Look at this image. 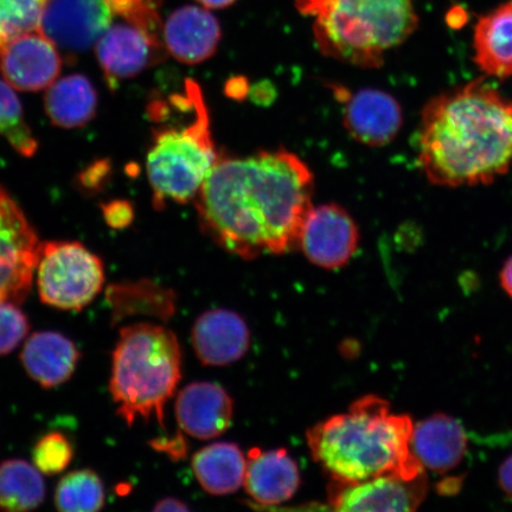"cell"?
Wrapping results in <instances>:
<instances>
[{
	"instance_id": "cell-35",
	"label": "cell",
	"mask_w": 512,
	"mask_h": 512,
	"mask_svg": "<svg viewBox=\"0 0 512 512\" xmlns=\"http://www.w3.org/2000/svg\"><path fill=\"white\" fill-rule=\"evenodd\" d=\"M195 2L208 10H222L229 8L238 0H195Z\"/></svg>"
},
{
	"instance_id": "cell-15",
	"label": "cell",
	"mask_w": 512,
	"mask_h": 512,
	"mask_svg": "<svg viewBox=\"0 0 512 512\" xmlns=\"http://www.w3.org/2000/svg\"><path fill=\"white\" fill-rule=\"evenodd\" d=\"M222 30L211 12L197 5H185L172 12L163 23L166 51L189 66L208 61L219 49Z\"/></svg>"
},
{
	"instance_id": "cell-25",
	"label": "cell",
	"mask_w": 512,
	"mask_h": 512,
	"mask_svg": "<svg viewBox=\"0 0 512 512\" xmlns=\"http://www.w3.org/2000/svg\"><path fill=\"white\" fill-rule=\"evenodd\" d=\"M54 503L63 512L100 511L106 503L104 482L91 469L69 472L56 486Z\"/></svg>"
},
{
	"instance_id": "cell-12",
	"label": "cell",
	"mask_w": 512,
	"mask_h": 512,
	"mask_svg": "<svg viewBox=\"0 0 512 512\" xmlns=\"http://www.w3.org/2000/svg\"><path fill=\"white\" fill-rule=\"evenodd\" d=\"M428 478L387 475L355 483H336L329 496L336 511H415L425 501Z\"/></svg>"
},
{
	"instance_id": "cell-7",
	"label": "cell",
	"mask_w": 512,
	"mask_h": 512,
	"mask_svg": "<svg viewBox=\"0 0 512 512\" xmlns=\"http://www.w3.org/2000/svg\"><path fill=\"white\" fill-rule=\"evenodd\" d=\"M36 275L42 302L66 311L85 309L105 284L104 262L79 242L42 243Z\"/></svg>"
},
{
	"instance_id": "cell-33",
	"label": "cell",
	"mask_w": 512,
	"mask_h": 512,
	"mask_svg": "<svg viewBox=\"0 0 512 512\" xmlns=\"http://www.w3.org/2000/svg\"><path fill=\"white\" fill-rule=\"evenodd\" d=\"M155 511H188L189 508L187 505L183 504L181 501L175 498H165L163 501H160L155 509Z\"/></svg>"
},
{
	"instance_id": "cell-21",
	"label": "cell",
	"mask_w": 512,
	"mask_h": 512,
	"mask_svg": "<svg viewBox=\"0 0 512 512\" xmlns=\"http://www.w3.org/2000/svg\"><path fill=\"white\" fill-rule=\"evenodd\" d=\"M473 48L477 67L485 76L512 79V2L479 19Z\"/></svg>"
},
{
	"instance_id": "cell-22",
	"label": "cell",
	"mask_w": 512,
	"mask_h": 512,
	"mask_svg": "<svg viewBox=\"0 0 512 512\" xmlns=\"http://www.w3.org/2000/svg\"><path fill=\"white\" fill-rule=\"evenodd\" d=\"M192 470L198 483L209 494L230 495L245 483L247 459L238 445L217 443L195 454Z\"/></svg>"
},
{
	"instance_id": "cell-14",
	"label": "cell",
	"mask_w": 512,
	"mask_h": 512,
	"mask_svg": "<svg viewBox=\"0 0 512 512\" xmlns=\"http://www.w3.org/2000/svg\"><path fill=\"white\" fill-rule=\"evenodd\" d=\"M343 123L357 143L382 147L398 136L403 125V112L393 95L381 89L363 88L348 96Z\"/></svg>"
},
{
	"instance_id": "cell-4",
	"label": "cell",
	"mask_w": 512,
	"mask_h": 512,
	"mask_svg": "<svg viewBox=\"0 0 512 512\" xmlns=\"http://www.w3.org/2000/svg\"><path fill=\"white\" fill-rule=\"evenodd\" d=\"M296 8L313 19L324 55L360 68L382 67L418 27L412 0H296Z\"/></svg>"
},
{
	"instance_id": "cell-28",
	"label": "cell",
	"mask_w": 512,
	"mask_h": 512,
	"mask_svg": "<svg viewBox=\"0 0 512 512\" xmlns=\"http://www.w3.org/2000/svg\"><path fill=\"white\" fill-rule=\"evenodd\" d=\"M74 446L66 434L50 432L37 441L32 460L42 475H60L72 463Z\"/></svg>"
},
{
	"instance_id": "cell-2",
	"label": "cell",
	"mask_w": 512,
	"mask_h": 512,
	"mask_svg": "<svg viewBox=\"0 0 512 512\" xmlns=\"http://www.w3.org/2000/svg\"><path fill=\"white\" fill-rule=\"evenodd\" d=\"M418 147L428 182L490 184L512 166V101L484 79L434 96L421 113Z\"/></svg>"
},
{
	"instance_id": "cell-18",
	"label": "cell",
	"mask_w": 512,
	"mask_h": 512,
	"mask_svg": "<svg viewBox=\"0 0 512 512\" xmlns=\"http://www.w3.org/2000/svg\"><path fill=\"white\" fill-rule=\"evenodd\" d=\"M81 354L73 341L60 332L40 331L30 335L21 352L22 366L31 380L51 389L70 380Z\"/></svg>"
},
{
	"instance_id": "cell-9",
	"label": "cell",
	"mask_w": 512,
	"mask_h": 512,
	"mask_svg": "<svg viewBox=\"0 0 512 512\" xmlns=\"http://www.w3.org/2000/svg\"><path fill=\"white\" fill-rule=\"evenodd\" d=\"M96 57L108 86L136 78L164 59L163 34L124 21L111 23L95 43Z\"/></svg>"
},
{
	"instance_id": "cell-11",
	"label": "cell",
	"mask_w": 512,
	"mask_h": 512,
	"mask_svg": "<svg viewBox=\"0 0 512 512\" xmlns=\"http://www.w3.org/2000/svg\"><path fill=\"white\" fill-rule=\"evenodd\" d=\"M360 241L351 215L336 203L313 207L306 217L299 247L313 265L336 270L348 264Z\"/></svg>"
},
{
	"instance_id": "cell-20",
	"label": "cell",
	"mask_w": 512,
	"mask_h": 512,
	"mask_svg": "<svg viewBox=\"0 0 512 512\" xmlns=\"http://www.w3.org/2000/svg\"><path fill=\"white\" fill-rule=\"evenodd\" d=\"M412 448L428 470L446 473L463 462L467 452V435L457 419L437 414L414 425Z\"/></svg>"
},
{
	"instance_id": "cell-34",
	"label": "cell",
	"mask_w": 512,
	"mask_h": 512,
	"mask_svg": "<svg viewBox=\"0 0 512 512\" xmlns=\"http://www.w3.org/2000/svg\"><path fill=\"white\" fill-rule=\"evenodd\" d=\"M501 284L504 288V291L509 294L512 298V256L507 261L502 268L501 272Z\"/></svg>"
},
{
	"instance_id": "cell-29",
	"label": "cell",
	"mask_w": 512,
	"mask_h": 512,
	"mask_svg": "<svg viewBox=\"0 0 512 512\" xmlns=\"http://www.w3.org/2000/svg\"><path fill=\"white\" fill-rule=\"evenodd\" d=\"M106 3L114 18L163 34V22L159 15L160 0H106Z\"/></svg>"
},
{
	"instance_id": "cell-32",
	"label": "cell",
	"mask_w": 512,
	"mask_h": 512,
	"mask_svg": "<svg viewBox=\"0 0 512 512\" xmlns=\"http://www.w3.org/2000/svg\"><path fill=\"white\" fill-rule=\"evenodd\" d=\"M498 482L504 494L512 501V454L499 467Z\"/></svg>"
},
{
	"instance_id": "cell-5",
	"label": "cell",
	"mask_w": 512,
	"mask_h": 512,
	"mask_svg": "<svg viewBox=\"0 0 512 512\" xmlns=\"http://www.w3.org/2000/svg\"><path fill=\"white\" fill-rule=\"evenodd\" d=\"M181 368V348L171 330L146 323L121 329L110 380L120 418L128 426L138 418L156 419L164 428L165 405L176 392Z\"/></svg>"
},
{
	"instance_id": "cell-24",
	"label": "cell",
	"mask_w": 512,
	"mask_h": 512,
	"mask_svg": "<svg viewBox=\"0 0 512 512\" xmlns=\"http://www.w3.org/2000/svg\"><path fill=\"white\" fill-rule=\"evenodd\" d=\"M42 473L27 460L9 459L0 463V510H35L46 499Z\"/></svg>"
},
{
	"instance_id": "cell-19",
	"label": "cell",
	"mask_w": 512,
	"mask_h": 512,
	"mask_svg": "<svg viewBox=\"0 0 512 512\" xmlns=\"http://www.w3.org/2000/svg\"><path fill=\"white\" fill-rule=\"evenodd\" d=\"M245 488L256 503L277 505L288 501L300 485L298 465L286 450L248 453Z\"/></svg>"
},
{
	"instance_id": "cell-23",
	"label": "cell",
	"mask_w": 512,
	"mask_h": 512,
	"mask_svg": "<svg viewBox=\"0 0 512 512\" xmlns=\"http://www.w3.org/2000/svg\"><path fill=\"white\" fill-rule=\"evenodd\" d=\"M44 107L54 125L62 128L82 127L95 117L98 93L86 76L68 75L48 88Z\"/></svg>"
},
{
	"instance_id": "cell-3",
	"label": "cell",
	"mask_w": 512,
	"mask_h": 512,
	"mask_svg": "<svg viewBox=\"0 0 512 512\" xmlns=\"http://www.w3.org/2000/svg\"><path fill=\"white\" fill-rule=\"evenodd\" d=\"M414 424L389 403L368 395L349 412L332 416L307 431L312 458L335 483H355L395 475L414 479L425 467L412 448Z\"/></svg>"
},
{
	"instance_id": "cell-8",
	"label": "cell",
	"mask_w": 512,
	"mask_h": 512,
	"mask_svg": "<svg viewBox=\"0 0 512 512\" xmlns=\"http://www.w3.org/2000/svg\"><path fill=\"white\" fill-rule=\"evenodd\" d=\"M41 245L23 210L0 185V303L27 300Z\"/></svg>"
},
{
	"instance_id": "cell-13",
	"label": "cell",
	"mask_w": 512,
	"mask_h": 512,
	"mask_svg": "<svg viewBox=\"0 0 512 512\" xmlns=\"http://www.w3.org/2000/svg\"><path fill=\"white\" fill-rule=\"evenodd\" d=\"M59 48L40 30L19 36L0 53V70L11 87L22 92L48 89L59 78Z\"/></svg>"
},
{
	"instance_id": "cell-26",
	"label": "cell",
	"mask_w": 512,
	"mask_h": 512,
	"mask_svg": "<svg viewBox=\"0 0 512 512\" xmlns=\"http://www.w3.org/2000/svg\"><path fill=\"white\" fill-rule=\"evenodd\" d=\"M0 136L23 157H32L38 142L25 119L21 100L4 79H0Z\"/></svg>"
},
{
	"instance_id": "cell-6",
	"label": "cell",
	"mask_w": 512,
	"mask_h": 512,
	"mask_svg": "<svg viewBox=\"0 0 512 512\" xmlns=\"http://www.w3.org/2000/svg\"><path fill=\"white\" fill-rule=\"evenodd\" d=\"M185 89L194 108V119L182 127L160 128L153 134L147 153V178L158 208L168 201H194L220 159L202 89L192 80H187Z\"/></svg>"
},
{
	"instance_id": "cell-16",
	"label": "cell",
	"mask_w": 512,
	"mask_h": 512,
	"mask_svg": "<svg viewBox=\"0 0 512 512\" xmlns=\"http://www.w3.org/2000/svg\"><path fill=\"white\" fill-rule=\"evenodd\" d=\"M233 400L217 384L195 382L178 394L176 419L190 437L209 440L226 432L233 420Z\"/></svg>"
},
{
	"instance_id": "cell-10",
	"label": "cell",
	"mask_w": 512,
	"mask_h": 512,
	"mask_svg": "<svg viewBox=\"0 0 512 512\" xmlns=\"http://www.w3.org/2000/svg\"><path fill=\"white\" fill-rule=\"evenodd\" d=\"M106 0H44L40 31L59 50L85 53L113 22Z\"/></svg>"
},
{
	"instance_id": "cell-31",
	"label": "cell",
	"mask_w": 512,
	"mask_h": 512,
	"mask_svg": "<svg viewBox=\"0 0 512 512\" xmlns=\"http://www.w3.org/2000/svg\"><path fill=\"white\" fill-rule=\"evenodd\" d=\"M106 220L111 227L123 228L132 221V208L125 202H113L105 209Z\"/></svg>"
},
{
	"instance_id": "cell-27",
	"label": "cell",
	"mask_w": 512,
	"mask_h": 512,
	"mask_svg": "<svg viewBox=\"0 0 512 512\" xmlns=\"http://www.w3.org/2000/svg\"><path fill=\"white\" fill-rule=\"evenodd\" d=\"M44 0H0V53L17 37L40 30Z\"/></svg>"
},
{
	"instance_id": "cell-1",
	"label": "cell",
	"mask_w": 512,
	"mask_h": 512,
	"mask_svg": "<svg viewBox=\"0 0 512 512\" xmlns=\"http://www.w3.org/2000/svg\"><path fill=\"white\" fill-rule=\"evenodd\" d=\"M313 190L309 166L280 149L220 158L194 201L204 232L249 260L299 247Z\"/></svg>"
},
{
	"instance_id": "cell-30",
	"label": "cell",
	"mask_w": 512,
	"mask_h": 512,
	"mask_svg": "<svg viewBox=\"0 0 512 512\" xmlns=\"http://www.w3.org/2000/svg\"><path fill=\"white\" fill-rule=\"evenodd\" d=\"M29 318L14 303H0V357L14 351L30 332Z\"/></svg>"
},
{
	"instance_id": "cell-17",
	"label": "cell",
	"mask_w": 512,
	"mask_h": 512,
	"mask_svg": "<svg viewBox=\"0 0 512 512\" xmlns=\"http://www.w3.org/2000/svg\"><path fill=\"white\" fill-rule=\"evenodd\" d=\"M191 338L197 357L207 366L239 361L251 339L245 320L228 310L203 313L192 328Z\"/></svg>"
}]
</instances>
